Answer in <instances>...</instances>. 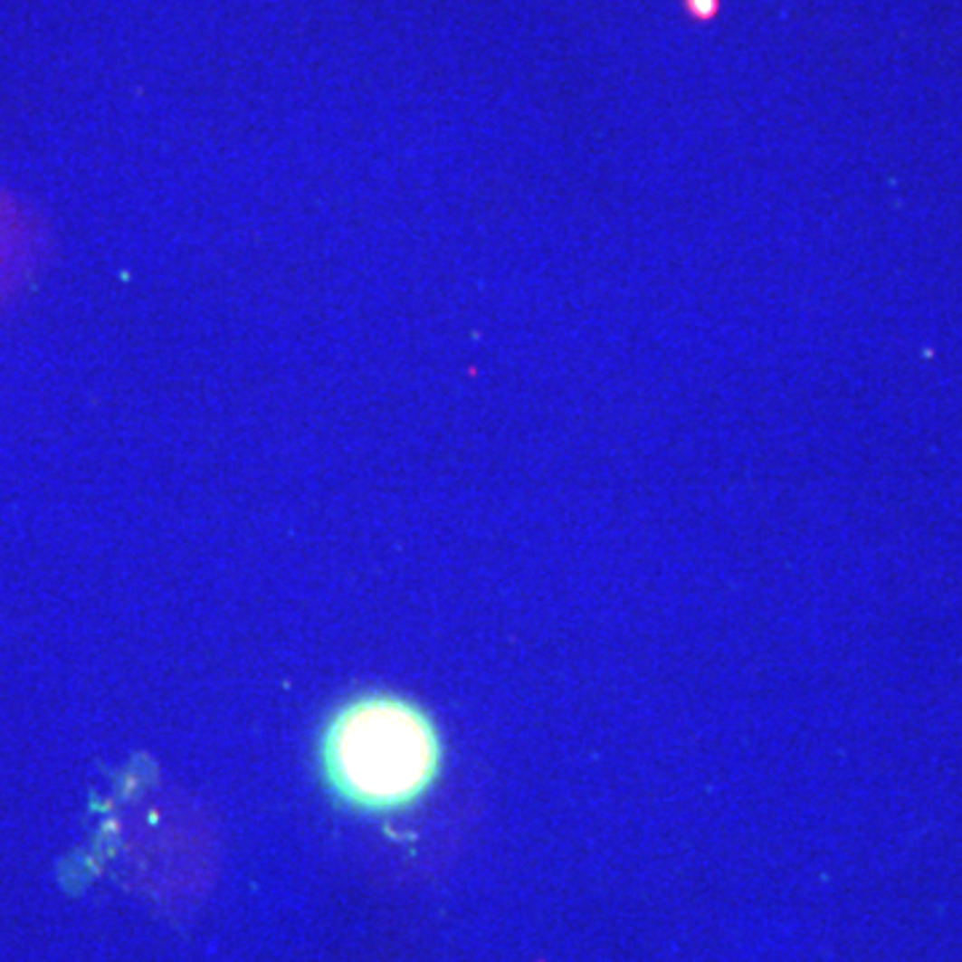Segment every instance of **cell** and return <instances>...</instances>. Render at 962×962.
<instances>
[{"instance_id":"1","label":"cell","mask_w":962,"mask_h":962,"mask_svg":"<svg viewBox=\"0 0 962 962\" xmlns=\"http://www.w3.org/2000/svg\"><path fill=\"white\" fill-rule=\"evenodd\" d=\"M444 743L431 714L391 692L358 695L329 717L321 767L329 789L353 810L396 813L433 789Z\"/></svg>"},{"instance_id":"2","label":"cell","mask_w":962,"mask_h":962,"mask_svg":"<svg viewBox=\"0 0 962 962\" xmlns=\"http://www.w3.org/2000/svg\"><path fill=\"white\" fill-rule=\"evenodd\" d=\"M684 3H687L690 14L698 16V19L714 16V11H717V5H719V0H684Z\"/></svg>"}]
</instances>
